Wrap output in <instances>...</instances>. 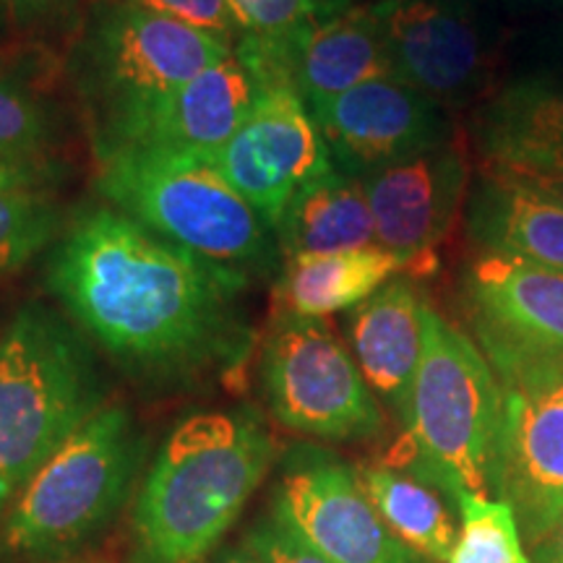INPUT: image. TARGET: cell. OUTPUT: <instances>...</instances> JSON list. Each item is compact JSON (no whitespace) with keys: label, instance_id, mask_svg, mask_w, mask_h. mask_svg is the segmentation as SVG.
I'll return each mask as SVG.
<instances>
[{"label":"cell","instance_id":"obj_12","mask_svg":"<svg viewBox=\"0 0 563 563\" xmlns=\"http://www.w3.org/2000/svg\"><path fill=\"white\" fill-rule=\"evenodd\" d=\"M258 91L262 81L235 53L91 133V154H209L241 129Z\"/></svg>","mask_w":563,"mask_h":563},{"label":"cell","instance_id":"obj_2","mask_svg":"<svg viewBox=\"0 0 563 563\" xmlns=\"http://www.w3.org/2000/svg\"><path fill=\"white\" fill-rule=\"evenodd\" d=\"M282 449L253 405L180 420L146 464L131 506V563H207Z\"/></svg>","mask_w":563,"mask_h":563},{"label":"cell","instance_id":"obj_35","mask_svg":"<svg viewBox=\"0 0 563 563\" xmlns=\"http://www.w3.org/2000/svg\"><path fill=\"white\" fill-rule=\"evenodd\" d=\"M13 32V24H11V13H9V3L5 0H0V47L9 45Z\"/></svg>","mask_w":563,"mask_h":563},{"label":"cell","instance_id":"obj_17","mask_svg":"<svg viewBox=\"0 0 563 563\" xmlns=\"http://www.w3.org/2000/svg\"><path fill=\"white\" fill-rule=\"evenodd\" d=\"M483 173L563 175V70L504 84L475 112Z\"/></svg>","mask_w":563,"mask_h":563},{"label":"cell","instance_id":"obj_19","mask_svg":"<svg viewBox=\"0 0 563 563\" xmlns=\"http://www.w3.org/2000/svg\"><path fill=\"white\" fill-rule=\"evenodd\" d=\"M386 76H394L391 60L373 3L350 5L308 26L282 53L277 68V81L290 84L308 108Z\"/></svg>","mask_w":563,"mask_h":563},{"label":"cell","instance_id":"obj_36","mask_svg":"<svg viewBox=\"0 0 563 563\" xmlns=\"http://www.w3.org/2000/svg\"><path fill=\"white\" fill-rule=\"evenodd\" d=\"M3 336H5V327H3V321H0V347H3Z\"/></svg>","mask_w":563,"mask_h":563},{"label":"cell","instance_id":"obj_18","mask_svg":"<svg viewBox=\"0 0 563 563\" xmlns=\"http://www.w3.org/2000/svg\"><path fill=\"white\" fill-rule=\"evenodd\" d=\"M415 279L399 274L347 316L350 352L382 407L405 426L422 355V313Z\"/></svg>","mask_w":563,"mask_h":563},{"label":"cell","instance_id":"obj_20","mask_svg":"<svg viewBox=\"0 0 563 563\" xmlns=\"http://www.w3.org/2000/svg\"><path fill=\"white\" fill-rule=\"evenodd\" d=\"M467 230L477 253L563 272V209L506 175L483 173L470 199Z\"/></svg>","mask_w":563,"mask_h":563},{"label":"cell","instance_id":"obj_22","mask_svg":"<svg viewBox=\"0 0 563 563\" xmlns=\"http://www.w3.org/2000/svg\"><path fill=\"white\" fill-rule=\"evenodd\" d=\"M399 274H407V264L382 245L287 258L274 282V306L277 311L327 319L352 311Z\"/></svg>","mask_w":563,"mask_h":563},{"label":"cell","instance_id":"obj_21","mask_svg":"<svg viewBox=\"0 0 563 563\" xmlns=\"http://www.w3.org/2000/svg\"><path fill=\"white\" fill-rule=\"evenodd\" d=\"M3 51V47H0ZM55 55L30 42L26 53H0V159L58 162L66 121L53 97Z\"/></svg>","mask_w":563,"mask_h":563},{"label":"cell","instance_id":"obj_15","mask_svg":"<svg viewBox=\"0 0 563 563\" xmlns=\"http://www.w3.org/2000/svg\"><path fill=\"white\" fill-rule=\"evenodd\" d=\"M373 11L394 79L443 110L460 108L481 91L490 55L464 0H378Z\"/></svg>","mask_w":563,"mask_h":563},{"label":"cell","instance_id":"obj_11","mask_svg":"<svg viewBox=\"0 0 563 563\" xmlns=\"http://www.w3.org/2000/svg\"><path fill=\"white\" fill-rule=\"evenodd\" d=\"M199 157L251 203L272 232L298 191L336 170L311 110L287 81L262 84L241 129L220 150Z\"/></svg>","mask_w":563,"mask_h":563},{"label":"cell","instance_id":"obj_16","mask_svg":"<svg viewBox=\"0 0 563 563\" xmlns=\"http://www.w3.org/2000/svg\"><path fill=\"white\" fill-rule=\"evenodd\" d=\"M464 298L488 363L563 357V272L477 253Z\"/></svg>","mask_w":563,"mask_h":563},{"label":"cell","instance_id":"obj_5","mask_svg":"<svg viewBox=\"0 0 563 563\" xmlns=\"http://www.w3.org/2000/svg\"><path fill=\"white\" fill-rule=\"evenodd\" d=\"M95 162L97 194L108 207L251 279L279 274L277 235L207 159L196 154L115 152Z\"/></svg>","mask_w":563,"mask_h":563},{"label":"cell","instance_id":"obj_8","mask_svg":"<svg viewBox=\"0 0 563 563\" xmlns=\"http://www.w3.org/2000/svg\"><path fill=\"white\" fill-rule=\"evenodd\" d=\"M258 391L269 418L313 441L378 439L384 407L327 319L277 311L258 352Z\"/></svg>","mask_w":563,"mask_h":563},{"label":"cell","instance_id":"obj_25","mask_svg":"<svg viewBox=\"0 0 563 563\" xmlns=\"http://www.w3.org/2000/svg\"><path fill=\"white\" fill-rule=\"evenodd\" d=\"M230 5L245 34L235 53L264 84L277 81L282 53L298 34L347 11L352 0H230Z\"/></svg>","mask_w":563,"mask_h":563},{"label":"cell","instance_id":"obj_29","mask_svg":"<svg viewBox=\"0 0 563 563\" xmlns=\"http://www.w3.org/2000/svg\"><path fill=\"white\" fill-rule=\"evenodd\" d=\"M123 3L183 21V24L194 26V30L224 40L232 47L241 45L245 37L230 0H123Z\"/></svg>","mask_w":563,"mask_h":563},{"label":"cell","instance_id":"obj_7","mask_svg":"<svg viewBox=\"0 0 563 563\" xmlns=\"http://www.w3.org/2000/svg\"><path fill=\"white\" fill-rule=\"evenodd\" d=\"M230 55L235 47L183 21L123 0H95L68 40L63 76L91 136Z\"/></svg>","mask_w":563,"mask_h":563},{"label":"cell","instance_id":"obj_14","mask_svg":"<svg viewBox=\"0 0 563 563\" xmlns=\"http://www.w3.org/2000/svg\"><path fill=\"white\" fill-rule=\"evenodd\" d=\"M368 196L376 245L397 253L407 277L431 274L439 251L464 207L470 188V159L462 141H446L361 180Z\"/></svg>","mask_w":563,"mask_h":563},{"label":"cell","instance_id":"obj_9","mask_svg":"<svg viewBox=\"0 0 563 563\" xmlns=\"http://www.w3.org/2000/svg\"><path fill=\"white\" fill-rule=\"evenodd\" d=\"M490 365L504 391L498 501L511 506L532 548L563 519V357Z\"/></svg>","mask_w":563,"mask_h":563},{"label":"cell","instance_id":"obj_28","mask_svg":"<svg viewBox=\"0 0 563 563\" xmlns=\"http://www.w3.org/2000/svg\"><path fill=\"white\" fill-rule=\"evenodd\" d=\"M13 32L34 45L55 37H74L84 19V0H5Z\"/></svg>","mask_w":563,"mask_h":563},{"label":"cell","instance_id":"obj_27","mask_svg":"<svg viewBox=\"0 0 563 563\" xmlns=\"http://www.w3.org/2000/svg\"><path fill=\"white\" fill-rule=\"evenodd\" d=\"M456 511L460 540L449 563H532L509 504L467 496Z\"/></svg>","mask_w":563,"mask_h":563},{"label":"cell","instance_id":"obj_32","mask_svg":"<svg viewBox=\"0 0 563 563\" xmlns=\"http://www.w3.org/2000/svg\"><path fill=\"white\" fill-rule=\"evenodd\" d=\"M506 175V178L522 183V186L530 188V191L540 194L543 199L553 201L555 207L563 209V175H511V173H496Z\"/></svg>","mask_w":563,"mask_h":563},{"label":"cell","instance_id":"obj_23","mask_svg":"<svg viewBox=\"0 0 563 563\" xmlns=\"http://www.w3.org/2000/svg\"><path fill=\"white\" fill-rule=\"evenodd\" d=\"M282 262L376 245V224L363 183L340 170L306 186L274 230Z\"/></svg>","mask_w":563,"mask_h":563},{"label":"cell","instance_id":"obj_3","mask_svg":"<svg viewBox=\"0 0 563 563\" xmlns=\"http://www.w3.org/2000/svg\"><path fill=\"white\" fill-rule=\"evenodd\" d=\"M108 402L100 350L60 308L24 302L0 347V519Z\"/></svg>","mask_w":563,"mask_h":563},{"label":"cell","instance_id":"obj_1","mask_svg":"<svg viewBox=\"0 0 563 563\" xmlns=\"http://www.w3.org/2000/svg\"><path fill=\"white\" fill-rule=\"evenodd\" d=\"M251 277L97 203L66 222L47 256V292L133 386L178 394L224 382L256 347Z\"/></svg>","mask_w":563,"mask_h":563},{"label":"cell","instance_id":"obj_37","mask_svg":"<svg viewBox=\"0 0 563 563\" xmlns=\"http://www.w3.org/2000/svg\"><path fill=\"white\" fill-rule=\"evenodd\" d=\"M559 40H561V45H563V26H561V32H559Z\"/></svg>","mask_w":563,"mask_h":563},{"label":"cell","instance_id":"obj_31","mask_svg":"<svg viewBox=\"0 0 563 563\" xmlns=\"http://www.w3.org/2000/svg\"><path fill=\"white\" fill-rule=\"evenodd\" d=\"M60 162H3L0 159V191L19 188H53L60 180Z\"/></svg>","mask_w":563,"mask_h":563},{"label":"cell","instance_id":"obj_6","mask_svg":"<svg viewBox=\"0 0 563 563\" xmlns=\"http://www.w3.org/2000/svg\"><path fill=\"white\" fill-rule=\"evenodd\" d=\"M150 464V439L125 402L110 399L74 433L3 519V543L24 555H68L115 522Z\"/></svg>","mask_w":563,"mask_h":563},{"label":"cell","instance_id":"obj_24","mask_svg":"<svg viewBox=\"0 0 563 563\" xmlns=\"http://www.w3.org/2000/svg\"><path fill=\"white\" fill-rule=\"evenodd\" d=\"M357 473L373 506L407 548L431 563H449L460 540V525L439 488L391 464L357 467Z\"/></svg>","mask_w":563,"mask_h":563},{"label":"cell","instance_id":"obj_30","mask_svg":"<svg viewBox=\"0 0 563 563\" xmlns=\"http://www.w3.org/2000/svg\"><path fill=\"white\" fill-rule=\"evenodd\" d=\"M251 545L264 555L266 563H329L313 553L290 527L266 509L245 532Z\"/></svg>","mask_w":563,"mask_h":563},{"label":"cell","instance_id":"obj_13","mask_svg":"<svg viewBox=\"0 0 563 563\" xmlns=\"http://www.w3.org/2000/svg\"><path fill=\"white\" fill-rule=\"evenodd\" d=\"M308 110L336 170L357 180L452 141L446 110L394 76L365 81Z\"/></svg>","mask_w":563,"mask_h":563},{"label":"cell","instance_id":"obj_34","mask_svg":"<svg viewBox=\"0 0 563 563\" xmlns=\"http://www.w3.org/2000/svg\"><path fill=\"white\" fill-rule=\"evenodd\" d=\"M207 563H266V561L264 555L251 545V540L243 534L241 543L222 545Z\"/></svg>","mask_w":563,"mask_h":563},{"label":"cell","instance_id":"obj_10","mask_svg":"<svg viewBox=\"0 0 563 563\" xmlns=\"http://www.w3.org/2000/svg\"><path fill=\"white\" fill-rule=\"evenodd\" d=\"M269 511L329 563H431L389 530L357 467L319 443L282 452Z\"/></svg>","mask_w":563,"mask_h":563},{"label":"cell","instance_id":"obj_4","mask_svg":"<svg viewBox=\"0 0 563 563\" xmlns=\"http://www.w3.org/2000/svg\"><path fill=\"white\" fill-rule=\"evenodd\" d=\"M504 391L467 334L439 311L422 313V355L405 420V467L454 506L498 498Z\"/></svg>","mask_w":563,"mask_h":563},{"label":"cell","instance_id":"obj_33","mask_svg":"<svg viewBox=\"0 0 563 563\" xmlns=\"http://www.w3.org/2000/svg\"><path fill=\"white\" fill-rule=\"evenodd\" d=\"M532 563H563V519L553 527L551 532L540 540L538 545L530 548Z\"/></svg>","mask_w":563,"mask_h":563},{"label":"cell","instance_id":"obj_26","mask_svg":"<svg viewBox=\"0 0 563 563\" xmlns=\"http://www.w3.org/2000/svg\"><path fill=\"white\" fill-rule=\"evenodd\" d=\"M66 214L53 188L0 191V277L24 269L42 251L58 243Z\"/></svg>","mask_w":563,"mask_h":563}]
</instances>
